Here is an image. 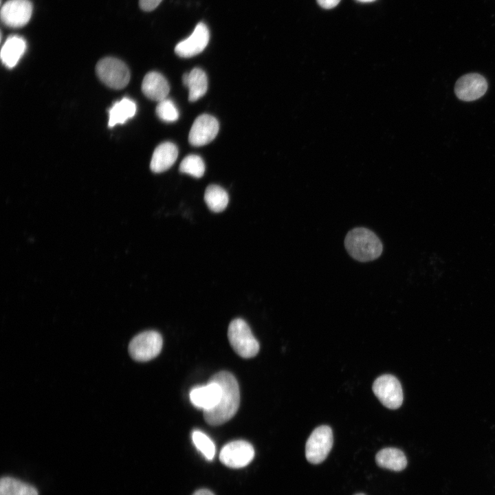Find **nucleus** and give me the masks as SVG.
Here are the masks:
<instances>
[{
    "mask_svg": "<svg viewBox=\"0 0 495 495\" xmlns=\"http://www.w3.org/2000/svg\"><path fill=\"white\" fill-rule=\"evenodd\" d=\"M178 155V149L172 142L160 144L155 149L150 164V168L154 173H162L170 168L175 162Z\"/></svg>",
    "mask_w": 495,
    "mask_h": 495,
    "instance_id": "obj_15",
    "label": "nucleus"
},
{
    "mask_svg": "<svg viewBox=\"0 0 495 495\" xmlns=\"http://www.w3.org/2000/svg\"><path fill=\"white\" fill-rule=\"evenodd\" d=\"M142 91L148 98L160 102L166 98L170 91V86L161 74L151 72L143 79Z\"/></svg>",
    "mask_w": 495,
    "mask_h": 495,
    "instance_id": "obj_14",
    "label": "nucleus"
},
{
    "mask_svg": "<svg viewBox=\"0 0 495 495\" xmlns=\"http://www.w3.org/2000/svg\"><path fill=\"white\" fill-rule=\"evenodd\" d=\"M183 84L189 89L188 100L195 102L204 96L208 89V78L200 68H194L182 76Z\"/></svg>",
    "mask_w": 495,
    "mask_h": 495,
    "instance_id": "obj_18",
    "label": "nucleus"
},
{
    "mask_svg": "<svg viewBox=\"0 0 495 495\" xmlns=\"http://www.w3.org/2000/svg\"><path fill=\"white\" fill-rule=\"evenodd\" d=\"M179 170L181 173L199 178L204 174V162L199 156L197 155H189L184 158L181 162Z\"/></svg>",
    "mask_w": 495,
    "mask_h": 495,
    "instance_id": "obj_22",
    "label": "nucleus"
},
{
    "mask_svg": "<svg viewBox=\"0 0 495 495\" xmlns=\"http://www.w3.org/2000/svg\"><path fill=\"white\" fill-rule=\"evenodd\" d=\"M358 1L362 2V3H368V2H372L375 0H357Z\"/></svg>",
    "mask_w": 495,
    "mask_h": 495,
    "instance_id": "obj_28",
    "label": "nucleus"
},
{
    "mask_svg": "<svg viewBox=\"0 0 495 495\" xmlns=\"http://www.w3.org/2000/svg\"><path fill=\"white\" fill-rule=\"evenodd\" d=\"M355 495H365V494H362V493H359V494H355Z\"/></svg>",
    "mask_w": 495,
    "mask_h": 495,
    "instance_id": "obj_29",
    "label": "nucleus"
},
{
    "mask_svg": "<svg viewBox=\"0 0 495 495\" xmlns=\"http://www.w3.org/2000/svg\"><path fill=\"white\" fill-rule=\"evenodd\" d=\"M219 122L213 116L202 114L194 121L188 135L192 146H201L212 142L219 131Z\"/></svg>",
    "mask_w": 495,
    "mask_h": 495,
    "instance_id": "obj_10",
    "label": "nucleus"
},
{
    "mask_svg": "<svg viewBox=\"0 0 495 495\" xmlns=\"http://www.w3.org/2000/svg\"><path fill=\"white\" fill-rule=\"evenodd\" d=\"M228 338L234 351L241 358H251L258 353L259 343L243 319L236 318L230 323Z\"/></svg>",
    "mask_w": 495,
    "mask_h": 495,
    "instance_id": "obj_3",
    "label": "nucleus"
},
{
    "mask_svg": "<svg viewBox=\"0 0 495 495\" xmlns=\"http://www.w3.org/2000/svg\"><path fill=\"white\" fill-rule=\"evenodd\" d=\"M377 465L382 468L400 472L407 466V459L403 451L396 448H385L375 455Z\"/></svg>",
    "mask_w": 495,
    "mask_h": 495,
    "instance_id": "obj_17",
    "label": "nucleus"
},
{
    "mask_svg": "<svg viewBox=\"0 0 495 495\" xmlns=\"http://www.w3.org/2000/svg\"><path fill=\"white\" fill-rule=\"evenodd\" d=\"M136 110L135 103L128 98L115 102L109 110V126L124 124L135 116Z\"/></svg>",
    "mask_w": 495,
    "mask_h": 495,
    "instance_id": "obj_19",
    "label": "nucleus"
},
{
    "mask_svg": "<svg viewBox=\"0 0 495 495\" xmlns=\"http://www.w3.org/2000/svg\"><path fill=\"white\" fill-rule=\"evenodd\" d=\"M96 72L103 83L116 89L124 88L130 80V72L126 64L113 57L101 59L96 65Z\"/></svg>",
    "mask_w": 495,
    "mask_h": 495,
    "instance_id": "obj_4",
    "label": "nucleus"
},
{
    "mask_svg": "<svg viewBox=\"0 0 495 495\" xmlns=\"http://www.w3.org/2000/svg\"><path fill=\"white\" fill-rule=\"evenodd\" d=\"M163 340L155 331H146L135 336L129 344L131 357L139 362H146L157 356L161 351Z\"/></svg>",
    "mask_w": 495,
    "mask_h": 495,
    "instance_id": "obj_5",
    "label": "nucleus"
},
{
    "mask_svg": "<svg viewBox=\"0 0 495 495\" xmlns=\"http://www.w3.org/2000/svg\"><path fill=\"white\" fill-rule=\"evenodd\" d=\"M32 5L29 0H8L1 7V19L7 26L21 28L30 21Z\"/></svg>",
    "mask_w": 495,
    "mask_h": 495,
    "instance_id": "obj_9",
    "label": "nucleus"
},
{
    "mask_svg": "<svg viewBox=\"0 0 495 495\" xmlns=\"http://www.w3.org/2000/svg\"><path fill=\"white\" fill-rule=\"evenodd\" d=\"M192 441L199 452L208 459L212 460L215 455V446L204 432L195 430L192 434Z\"/></svg>",
    "mask_w": 495,
    "mask_h": 495,
    "instance_id": "obj_23",
    "label": "nucleus"
},
{
    "mask_svg": "<svg viewBox=\"0 0 495 495\" xmlns=\"http://www.w3.org/2000/svg\"><path fill=\"white\" fill-rule=\"evenodd\" d=\"M333 443L331 428L325 425L315 428L307 439L305 456L313 464L322 463L328 456Z\"/></svg>",
    "mask_w": 495,
    "mask_h": 495,
    "instance_id": "obj_6",
    "label": "nucleus"
},
{
    "mask_svg": "<svg viewBox=\"0 0 495 495\" xmlns=\"http://www.w3.org/2000/svg\"><path fill=\"white\" fill-rule=\"evenodd\" d=\"M204 200L210 210L220 212L227 207L229 197L222 187L212 184L208 186L205 190Z\"/></svg>",
    "mask_w": 495,
    "mask_h": 495,
    "instance_id": "obj_20",
    "label": "nucleus"
},
{
    "mask_svg": "<svg viewBox=\"0 0 495 495\" xmlns=\"http://www.w3.org/2000/svg\"><path fill=\"white\" fill-rule=\"evenodd\" d=\"M487 89L486 79L477 73H470L460 77L454 86L457 98L463 101H472L482 97Z\"/></svg>",
    "mask_w": 495,
    "mask_h": 495,
    "instance_id": "obj_11",
    "label": "nucleus"
},
{
    "mask_svg": "<svg viewBox=\"0 0 495 495\" xmlns=\"http://www.w3.org/2000/svg\"><path fill=\"white\" fill-rule=\"evenodd\" d=\"M344 246L349 254L360 262L375 260L383 251V245L379 237L364 227L354 228L349 231L344 239Z\"/></svg>",
    "mask_w": 495,
    "mask_h": 495,
    "instance_id": "obj_2",
    "label": "nucleus"
},
{
    "mask_svg": "<svg viewBox=\"0 0 495 495\" xmlns=\"http://www.w3.org/2000/svg\"><path fill=\"white\" fill-rule=\"evenodd\" d=\"M26 47V41L21 36L17 35L9 36L1 50L3 64L8 68L14 67L23 55Z\"/></svg>",
    "mask_w": 495,
    "mask_h": 495,
    "instance_id": "obj_16",
    "label": "nucleus"
},
{
    "mask_svg": "<svg viewBox=\"0 0 495 495\" xmlns=\"http://www.w3.org/2000/svg\"><path fill=\"white\" fill-rule=\"evenodd\" d=\"M162 0H139L140 8L146 12H150L155 9Z\"/></svg>",
    "mask_w": 495,
    "mask_h": 495,
    "instance_id": "obj_25",
    "label": "nucleus"
},
{
    "mask_svg": "<svg viewBox=\"0 0 495 495\" xmlns=\"http://www.w3.org/2000/svg\"><path fill=\"white\" fill-rule=\"evenodd\" d=\"M254 450L245 441H234L221 449L219 459L223 464L232 468H241L248 465L254 459Z\"/></svg>",
    "mask_w": 495,
    "mask_h": 495,
    "instance_id": "obj_8",
    "label": "nucleus"
},
{
    "mask_svg": "<svg viewBox=\"0 0 495 495\" xmlns=\"http://www.w3.org/2000/svg\"><path fill=\"white\" fill-rule=\"evenodd\" d=\"M373 391L380 402L389 409H397L402 404V385L394 375L386 374L378 377L373 382Z\"/></svg>",
    "mask_w": 495,
    "mask_h": 495,
    "instance_id": "obj_7",
    "label": "nucleus"
},
{
    "mask_svg": "<svg viewBox=\"0 0 495 495\" xmlns=\"http://www.w3.org/2000/svg\"><path fill=\"white\" fill-rule=\"evenodd\" d=\"M210 32L206 25L199 23L192 34L180 41L175 47V53L182 58H190L200 54L207 46Z\"/></svg>",
    "mask_w": 495,
    "mask_h": 495,
    "instance_id": "obj_12",
    "label": "nucleus"
},
{
    "mask_svg": "<svg viewBox=\"0 0 495 495\" xmlns=\"http://www.w3.org/2000/svg\"><path fill=\"white\" fill-rule=\"evenodd\" d=\"M221 394V390L219 384L209 380L206 385L192 389L190 393V399L195 406L204 411L217 405Z\"/></svg>",
    "mask_w": 495,
    "mask_h": 495,
    "instance_id": "obj_13",
    "label": "nucleus"
},
{
    "mask_svg": "<svg viewBox=\"0 0 495 495\" xmlns=\"http://www.w3.org/2000/svg\"><path fill=\"white\" fill-rule=\"evenodd\" d=\"M318 5L324 9H331L335 8L340 0H316Z\"/></svg>",
    "mask_w": 495,
    "mask_h": 495,
    "instance_id": "obj_26",
    "label": "nucleus"
},
{
    "mask_svg": "<svg viewBox=\"0 0 495 495\" xmlns=\"http://www.w3.org/2000/svg\"><path fill=\"white\" fill-rule=\"evenodd\" d=\"M0 495H38L36 489L30 484L10 476L2 477Z\"/></svg>",
    "mask_w": 495,
    "mask_h": 495,
    "instance_id": "obj_21",
    "label": "nucleus"
},
{
    "mask_svg": "<svg viewBox=\"0 0 495 495\" xmlns=\"http://www.w3.org/2000/svg\"><path fill=\"white\" fill-rule=\"evenodd\" d=\"M192 495H214L208 490L201 489L196 491Z\"/></svg>",
    "mask_w": 495,
    "mask_h": 495,
    "instance_id": "obj_27",
    "label": "nucleus"
},
{
    "mask_svg": "<svg viewBox=\"0 0 495 495\" xmlns=\"http://www.w3.org/2000/svg\"><path fill=\"white\" fill-rule=\"evenodd\" d=\"M209 380L219 384L221 394L216 406L204 411V417L209 425L219 426L229 421L237 412L240 404L239 386L234 376L228 371H219Z\"/></svg>",
    "mask_w": 495,
    "mask_h": 495,
    "instance_id": "obj_1",
    "label": "nucleus"
},
{
    "mask_svg": "<svg viewBox=\"0 0 495 495\" xmlns=\"http://www.w3.org/2000/svg\"><path fill=\"white\" fill-rule=\"evenodd\" d=\"M155 111L157 116L166 122H174L179 118V112L175 104L166 98L159 102Z\"/></svg>",
    "mask_w": 495,
    "mask_h": 495,
    "instance_id": "obj_24",
    "label": "nucleus"
}]
</instances>
